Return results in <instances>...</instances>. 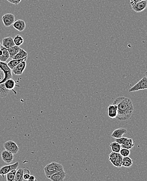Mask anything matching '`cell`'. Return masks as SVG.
<instances>
[{
    "instance_id": "6da1fadb",
    "label": "cell",
    "mask_w": 147,
    "mask_h": 181,
    "mask_svg": "<svg viewBox=\"0 0 147 181\" xmlns=\"http://www.w3.org/2000/svg\"><path fill=\"white\" fill-rule=\"evenodd\" d=\"M113 104L117 107V114L116 119L119 121H126L130 118L134 111L132 100L125 97H119L114 101Z\"/></svg>"
},
{
    "instance_id": "7a4b0ae2",
    "label": "cell",
    "mask_w": 147,
    "mask_h": 181,
    "mask_svg": "<svg viewBox=\"0 0 147 181\" xmlns=\"http://www.w3.org/2000/svg\"><path fill=\"white\" fill-rule=\"evenodd\" d=\"M63 170H64V168L62 165L55 162H52L47 164L44 168V173L47 179H49L51 175L62 171Z\"/></svg>"
},
{
    "instance_id": "3957f363",
    "label": "cell",
    "mask_w": 147,
    "mask_h": 181,
    "mask_svg": "<svg viewBox=\"0 0 147 181\" xmlns=\"http://www.w3.org/2000/svg\"><path fill=\"white\" fill-rule=\"evenodd\" d=\"M12 71L6 63L0 61V84L4 83L7 79L12 78Z\"/></svg>"
},
{
    "instance_id": "277c9868",
    "label": "cell",
    "mask_w": 147,
    "mask_h": 181,
    "mask_svg": "<svg viewBox=\"0 0 147 181\" xmlns=\"http://www.w3.org/2000/svg\"><path fill=\"white\" fill-rule=\"evenodd\" d=\"M147 88V77L146 76L143 77L138 82L133 86L129 90V92H134L140 90H144Z\"/></svg>"
},
{
    "instance_id": "5b68a950",
    "label": "cell",
    "mask_w": 147,
    "mask_h": 181,
    "mask_svg": "<svg viewBox=\"0 0 147 181\" xmlns=\"http://www.w3.org/2000/svg\"><path fill=\"white\" fill-rule=\"evenodd\" d=\"M3 146L6 150L10 152L13 154H17L19 150V148L17 144L14 141H7L4 144Z\"/></svg>"
},
{
    "instance_id": "8992f818",
    "label": "cell",
    "mask_w": 147,
    "mask_h": 181,
    "mask_svg": "<svg viewBox=\"0 0 147 181\" xmlns=\"http://www.w3.org/2000/svg\"><path fill=\"white\" fill-rule=\"evenodd\" d=\"M18 162H16L13 164H9L2 166V168L0 169V175L2 176V178H5V176L7 173L10 172L13 170L16 169L18 167Z\"/></svg>"
},
{
    "instance_id": "52a82bcc",
    "label": "cell",
    "mask_w": 147,
    "mask_h": 181,
    "mask_svg": "<svg viewBox=\"0 0 147 181\" xmlns=\"http://www.w3.org/2000/svg\"><path fill=\"white\" fill-rule=\"evenodd\" d=\"M2 22L5 27H9L13 25L15 21V17L12 13L5 14L2 16Z\"/></svg>"
},
{
    "instance_id": "ba28073f",
    "label": "cell",
    "mask_w": 147,
    "mask_h": 181,
    "mask_svg": "<svg viewBox=\"0 0 147 181\" xmlns=\"http://www.w3.org/2000/svg\"><path fill=\"white\" fill-rule=\"evenodd\" d=\"M26 61H23L12 69V72L16 75H21L26 67Z\"/></svg>"
},
{
    "instance_id": "9c48e42d",
    "label": "cell",
    "mask_w": 147,
    "mask_h": 181,
    "mask_svg": "<svg viewBox=\"0 0 147 181\" xmlns=\"http://www.w3.org/2000/svg\"><path fill=\"white\" fill-rule=\"evenodd\" d=\"M147 2L145 0L141 1L136 4L132 5V9L137 13L142 12L147 8Z\"/></svg>"
},
{
    "instance_id": "30bf717a",
    "label": "cell",
    "mask_w": 147,
    "mask_h": 181,
    "mask_svg": "<svg viewBox=\"0 0 147 181\" xmlns=\"http://www.w3.org/2000/svg\"><path fill=\"white\" fill-rule=\"evenodd\" d=\"M66 173L64 170L51 175L49 179L52 181H63L66 177Z\"/></svg>"
},
{
    "instance_id": "8fae6325",
    "label": "cell",
    "mask_w": 147,
    "mask_h": 181,
    "mask_svg": "<svg viewBox=\"0 0 147 181\" xmlns=\"http://www.w3.org/2000/svg\"><path fill=\"white\" fill-rule=\"evenodd\" d=\"M1 158L4 162L7 164L12 162L14 159V154L6 150L2 151L1 153Z\"/></svg>"
},
{
    "instance_id": "7c38bea8",
    "label": "cell",
    "mask_w": 147,
    "mask_h": 181,
    "mask_svg": "<svg viewBox=\"0 0 147 181\" xmlns=\"http://www.w3.org/2000/svg\"><path fill=\"white\" fill-rule=\"evenodd\" d=\"M108 117L111 119H116L117 114V105L112 104L109 105L108 108Z\"/></svg>"
},
{
    "instance_id": "4fadbf2b",
    "label": "cell",
    "mask_w": 147,
    "mask_h": 181,
    "mask_svg": "<svg viewBox=\"0 0 147 181\" xmlns=\"http://www.w3.org/2000/svg\"><path fill=\"white\" fill-rule=\"evenodd\" d=\"M13 26L16 30L22 32L25 29L26 23L22 19H18L14 22V23H13Z\"/></svg>"
},
{
    "instance_id": "5bb4252c",
    "label": "cell",
    "mask_w": 147,
    "mask_h": 181,
    "mask_svg": "<svg viewBox=\"0 0 147 181\" xmlns=\"http://www.w3.org/2000/svg\"><path fill=\"white\" fill-rule=\"evenodd\" d=\"M127 133V129L125 128H119L117 129H115L112 133L111 136L114 138H118L122 137L123 135Z\"/></svg>"
},
{
    "instance_id": "9a60e30c",
    "label": "cell",
    "mask_w": 147,
    "mask_h": 181,
    "mask_svg": "<svg viewBox=\"0 0 147 181\" xmlns=\"http://www.w3.org/2000/svg\"><path fill=\"white\" fill-rule=\"evenodd\" d=\"M2 45L7 49L15 45L13 38L11 37L4 38L2 40Z\"/></svg>"
},
{
    "instance_id": "2e32d148",
    "label": "cell",
    "mask_w": 147,
    "mask_h": 181,
    "mask_svg": "<svg viewBox=\"0 0 147 181\" xmlns=\"http://www.w3.org/2000/svg\"><path fill=\"white\" fill-rule=\"evenodd\" d=\"M0 49L2 51V55L0 56V61L5 62L10 58V54L8 50L2 45L1 46Z\"/></svg>"
},
{
    "instance_id": "e0dca14e",
    "label": "cell",
    "mask_w": 147,
    "mask_h": 181,
    "mask_svg": "<svg viewBox=\"0 0 147 181\" xmlns=\"http://www.w3.org/2000/svg\"><path fill=\"white\" fill-rule=\"evenodd\" d=\"M27 57H25V58H23V59H12L10 62H8V63H7V65L9 66V68L12 70L14 67L18 65L20 62H22L23 61L27 60Z\"/></svg>"
},
{
    "instance_id": "ac0fdd59",
    "label": "cell",
    "mask_w": 147,
    "mask_h": 181,
    "mask_svg": "<svg viewBox=\"0 0 147 181\" xmlns=\"http://www.w3.org/2000/svg\"><path fill=\"white\" fill-rule=\"evenodd\" d=\"M134 146V141H133V140L131 138H127L123 144H121L122 148H126L129 150L133 149Z\"/></svg>"
},
{
    "instance_id": "d6986e66",
    "label": "cell",
    "mask_w": 147,
    "mask_h": 181,
    "mask_svg": "<svg viewBox=\"0 0 147 181\" xmlns=\"http://www.w3.org/2000/svg\"><path fill=\"white\" fill-rule=\"evenodd\" d=\"M123 157L121 156V154L120 153H117L116 156L113 162L112 163V164L114 166H115L116 168H120L122 166V160H123Z\"/></svg>"
},
{
    "instance_id": "ffe728a7",
    "label": "cell",
    "mask_w": 147,
    "mask_h": 181,
    "mask_svg": "<svg viewBox=\"0 0 147 181\" xmlns=\"http://www.w3.org/2000/svg\"><path fill=\"white\" fill-rule=\"evenodd\" d=\"M133 160L129 156L124 157L123 158L122 166L125 168H129L133 165Z\"/></svg>"
},
{
    "instance_id": "44dd1931",
    "label": "cell",
    "mask_w": 147,
    "mask_h": 181,
    "mask_svg": "<svg viewBox=\"0 0 147 181\" xmlns=\"http://www.w3.org/2000/svg\"><path fill=\"white\" fill-rule=\"evenodd\" d=\"M4 83V85H5L6 88L9 90H13L14 87H15V82L12 78L7 79L6 81H5Z\"/></svg>"
},
{
    "instance_id": "7402d4cb",
    "label": "cell",
    "mask_w": 147,
    "mask_h": 181,
    "mask_svg": "<svg viewBox=\"0 0 147 181\" xmlns=\"http://www.w3.org/2000/svg\"><path fill=\"white\" fill-rule=\"evenodd\" d=\"M20 49V47L15 45L7 49L8 51H9V54H10V57L12 59H13L14 57L18 52Z\"/></svg>"
},
{
    "instance_id": "603a6c76",
    "label": "cell",
    "mask_w": 147,
    "mask_h": 181,
    "mask_svg": "<svg viewBox=\"0 0 147 181\" xmlns=\"http://www.w3.org/2000/svg\"><path fill=\"white\" fill-rule=\"evenodd\" d=\"M10 90L6 89L4 83L0 84V98H5L8 96Z\"/></svg>"
},
{
    "instance_id": "cb8c5ba5",
    "label": "cell",
    "mask_w": 147,
    "mask_h": 181,
    "mask_svg": "<svg viewBox=\"0 0 147 181\" xmlns=\"http://www.w3.org/2000/svg\"><path fill=\"white\" fill-rule=\"evenodd\" d=\"M28 55V53L26 51L24 50L23 49L20 48L18 52L14 57L12 59H23L25 57H27Z\"/></svg>"
},
{
    "instance_id": "d4e9b609",
    "label": "cell",
    "mask_w": 147,
    "mask_h": 181,
    "mask_svg": "<svg viewBox=\"0 0 147 181\" xmlns=\"http://www.w3.org/2000/svg\"><path fill=\"white\" fill-rule=\"evenodd\" d=\"M24 172H23V169L20 168L17 170L14 179V181H24Z\"/></svg>"
},
{
    "instance_id": "484cf974",
    "label": "cell",
    "mask_w": 147,
    "mask_h": 181,
    "mask_svg": "<svg viewBox=\"0 0 147 181\" xmlns=\"http://www.w3.org/2000/svg\"><path fill=\"white\" fill-rule=\"evenodd\" d=\"M110 146L112 151L115 152V153H120V149L122 148L121 145L118 144V143H117L116 141L111 143Z\"/></svg>"
},
{
    "instance_id": "4316f807",
    "label": "cell",
    "mask_w": 147,
    "mask_h": 181,
    "mask_svg": "<svg viewBox=\"0 0 147 181\" xmlns=\"http://www.w3.org/2000/svg\"><path fill=\"white\" fill-rule=\"evenodd\" d=\"M14 42L15 44V45H17L20 47V45H22V44L24 43V39L21 36L16 35L15 36V37L13 38Z\"/></svg>"
},
{
    "instance_id": "83f0119b",
    "label": "cell",
    "mask_w": 147,
    "mask_h": 181,
    "mask_svg": "<svg viewBox=\"0 0 147 181\" xmlns=\"http://www.w3.org/2000/svg\"><path fill=\"white\" fill-rule=\"evenodd\" d=\"M16 171H17V170L14 169L10 171V172L7 173L6 175L7 181H14V179H15Z\"/></svg>"
},
{
    "instance_id": "f1b7e54d",
    "label": "cell",
    "mask_w": 147,
    "mask_h": 181,
    "mask_svg": "<svg viewBox=\"0 0 147 181\" xmlns=\"http://www.w3.org/2000/svg\"><path fill=\"white\" fill-rule=\"evenodd\" d=\"M119 153L121 154V156L123 157H127V156H129V154H130V150L126 149V148H121L120 151V153Z\"/></svg>"
},
{
    "instance_id": "f546056e",
    "label": "cell",
    "mask_w": 147,
    "mask_h": 181,
    "mask_svg": "<svg viewBox=\"0 0 147 181\" xmlns=\"http://www.w3.org/2000/svg\"><path fill=\"white\" fill-rule=\"evenodd\" d=\"M128 138L127 137H124L122 136V137L118 138H115V141L117 143H118L120 144H122Z\"/></svg>"
},
{
    "instance_id": "4dcf8cb0",
    "label": "cell",
    "mask_w": 147,
    "mask_h": 181,
    "mask_svg": "<svg viewBox=\"0 0 147 181\" xmlns=\"http://www.w3.org/2000/svg\"><path fill=\"white\" fill-rule=\"evenodd\" d=\"M7 1H8L9 3L13 4L14 5H17L19 3H20V2L22 1V0H6Z\"/></svg>"
},
{
    "instance_id": "1f68e13d",
    "label": "cell",
    "mask_w": 147,
    "mask_h": 181,
    "mask_svg": "<svg viewBox=\"0 0 147 181\" xmlns=\"http://www.w3.org/2000/svg\"><path fill=\"white\" fill-rule=\"evenodd\" d=\"M30 176H31L30 173H24V175H23V178H24V180H27V181H28V179H29Z\"/></svg>"
},
{
    "instance_id": "d6a6232c",
    "label": "cell",
    "mask_w": 147,
    "mask_h": 181,
    "mask_svg": "<svg viewBox=\"0 0 147 181\" xmlns=\"http://www.w3.org/2000/svg\"><path fill=\"white\" fill-rule=\"evenodd\" d=\"M28 181H37V179H36V178H35V176H34V175H31Z\"/></svg>"
},
{
    "instance_id": "836d02e7",
    "label": "cell",
    "mask_w": 147,
    "mask_h": 181,
    "mask_svg": "<svg viewBox=\"0 0 147 181\" xmlns=\"http://www.w3.org/2000/svg\"><path fill=\"white\" fill-rule=\"evenodd\" d=\"M133 1V0H130V1ZM139 1H143V0H138Z\"/></svg>"
},
{
    "instance_id": "e575fe53",
    "label": "cell",
    "mask_w": 147,
    "mask_h": 181,
    "mask_svg": "<svg viewBox=\"0 0 147 181\" xmlns=\"http://www.w3.org/2000/svg\"><path fill=\"white\" fill-rule=\"evenodd\" d=\"M1 42H0V48H1Z\"/></svg>"
}]
</instances>
